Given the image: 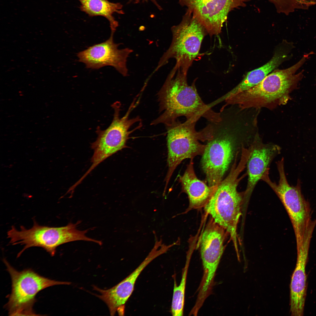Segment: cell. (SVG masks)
Returning a JSON list of instances; mask_svg holds the SVG:
<instances>
[{
  "instance_id": "3",
  "label": "cell",
  "mask_w": 316,
  "mask_h": 316,
  "mask_svg": "<svg viewBox=\"0 0 316 316\" xmlns=\"http://www.w3.org/2000/svg\"><path fill=\"white\" fill-rule=\"evenodd\" d=\"M246 163L245 158H241L238 164L237 159H235L229 174L217 186L204 207L214 222L224 228L230 235L237 255L239 253L237 228L241 214L244 192H238L237 188L240 181L247 175L246 173L239 177Z\"/></svg>"
},
{
  "instance_id": "1",
  "label": "cell",
  "mask_w": 316,
  "mask_h": 316,
  "mask_svg": "<svg viewBox=\"0 0 316 316\" xmlns=\"http://www.w3.org/2000/svg\"><path fill=\"white\" fill-rule=\"evenodd\" d=\"M187 74L175 65L171 71L158 93L162 114L152 125L162 123L168 126L181 116L196 122L201 117L211 122L221 120L220 112L213 110L200 97L196 80L191 85H188Z\"/></svg>"
},
{
  "instance_id": "6",
  "label": "cell",
  "mask_w": 316,
  "mask_h": 316,
  "mask_svg": "<svg viewBox=\"0 0 316 316\" xmlns=\"http://www.w3.org/2000/svg\"><path fill=\"white\" fill-rule=\"evenodd\" d=\"M171 30V44L160 58L154 72L174 58L176 60L175 65L187 74L199 54L202 42L208 34L207 32L192 13L187 9L180 23L173 26Z\"/></svg>"
},
{
  "instance_id": "10",
  "label": "cell",
  "mask_w": 316,
  "mask_h": 316,
  "mask_svg": "<svg viewBox=\"0 0 316 316\" xmlns=\"http://www.w3.org/2000/svg\"><path fill=\"white\" fill-rule=\"evenodd\" d=\"M133 101L127 112L120 117L121 104L114 103L111 107L114 111L112 121L106 129L102 130L98 126L96 130L97 137L91 145L94 153L91 158L92 164L83 176L85 178L100 163L109 157L126 147V143L129 135L138 129L139 126L131 130L129 129L134 123L140 120L138 116L129 118L130 114L138 103Z\"/></svg>"
},
{
  "instance_id": "14",
  "label": "cell",
  "mask_w": 316,
  "mask_h": 316,
  "mask_svg": "<svg viewBox=\"0 0 316 316\" xmlns=\"http://www.w3.org/2000/svg\"><path fill=\"white\" fill-rule=\"evenodd\" d=\"M159 245L155 244L151 252L140 265L129 276L113 287L104 290L94 286V289L99 292L97 296L107 305L111 315L116 311L123 314L125 304L131 295L136 281L144 269L153 260L166 253L163 246L159 248Z\"/></svg>"
},
{
  "instance_id": "4",
  "label": "cell",
  "mask_w": 316,
  "mask_h": 316,
  "mask_svg": "<svg viewBox=\"0 0 316 316\" xmlns=\"http://www.w3.org/2000/svg\"><path fill=\"white\" fill-rule=\"evenodd\" d=\"M305 54L296 63L284 69H275L260 83L250 89L225 100V106L237 104L243 109L265 107L272 104H285L289 94L297 87L303 76L297 71L309 59Z\"/></svg>"
},
{
  "instance_id": "21",
  "label": "cell",
  "mask_w": 316,
  "mask_h": 316,
  "mask_svg": "<svg viewBox=\"0 0 316 316\" xmlns=\"http://www.w3.org/2000/svg\"><path fill=\"white\" fill-rule=\"evenodd\" d=\"M274 4L277 11L288 15L300 6V0H268Z\"/></svg>"
},
{
  "instance_id": "8",
  "label": "cell",
  "mask_w": 316,
  "mask_h": 316,
  "mask_svg": "<svg viewBox=\"0 0 316 316\" xmlns=\"http://www.w3.org/2000/svg\"><path fill=\"white\" fill-rule=\"evenodd\" d=\"M3 261L11 279V292L6 305L10 316L38 315L33 307L38 292L50 286L71 284L46 278L31 269L18 271L6 259Z\"/></svg>"
},
{
  "instance_id": "20",
  "label": "cell",
  "mask_w": 316,
  "mask_h": 316,
  "mask_svg": "<svg viewBox=\"0 0 316 316\" xmlns=\"http://www.w3.org/2000/svg\"><path fill=\"white\" fill-rule=\"evenodd\" d=\"M190 255L187 258L185 266L182 274L179 284L177 285L174 280L173 293L171 305V313L173 316H180L183 315L186 284L188 270L190 258Z\"/></svg>"
},
{
  "instance_id": "16",
  "label": "cell",
  "mask_w": 316,
  "mask_h": 316,
  "mask_svg": "<svg viewBox=\"0 0 316 316\" xmlns=\"http://www.w3.org/2000/svg\"><path fill=\"white\" fill-rule=\"evenodd\" d=\"M251 153L247 163L248 181L244 199L248 198L274 158L280 152L276 145L255 142L250 146Z\"/></svg>"
},
{
  "instance_id": "7",
  "label": "cell",
  "mask_w": 316,
  "mask_h": 316,
  "mask_svg": "<svg viewBox=\"0 0 316 316\" xmlns=\"http://www.w3.org/2000/svg\"><path fill=\"white\" fill-rule=\"evenodd\" d=\"M284 162L282 158L276 163L279 176L277 184L271 180L268 169L265 172L261 179L274 190L284 207L291 221L296 246H298L302 243L304 234L312 221L311 208L309 202L302 193L300 180L298 179L295 186L289 184L284 171Z\"/></svg>"
},
{
  "instance_id": "15",
  "label": "cell",
  "mask_w": 316,
  "mask_h": 316,
  "mask_svg": "<svg viewBox=\"0 0 316 316\" xmlns=\"http://www.w3.org/2000/svg\"><path fill=\"white\" fill-rule=\"evenodd\" d=\"M313 230L304 235L302 243L297 248V259L290 285V305L291 315H303L306 295L307 276L305 268Z\"/></svg>"
},
{
  "instance_id": "12",
  "label": "cell",
  "mask_w": 316,
  "mask_h": 316,
  "mask_svg": "<svg viewBox=\"0 0 316 316\" xmlns=\"http://www.w3.org/2000/svg\"><path fill=\"white\" fill-rule=\"evenodd\" d=\"M226 233L211 218L201 234L200 244L204 275L200 291L203 294L208 293L213 282L224 251Z\"/></svg>"
},
{
  "instance_id": "9",
  "label": "cell",
  "mask_w": 316,
  "mask_h": 316,
  "mask_svg": "<svg viewBox=\"0 0 316 316\" xmlns=\"http://www.w3.org/2000/svg\"><path fill=\"white\" fill-rule=\"evenodd\" d=\"M196 122L187 120L182 122L176 120L166 126L168 170L165 179V190L174 170L182 161L188 158L193 159L197 156L202 155L204 152L206 145L199 141L209 140L208 130L205 127L196 131Z\"/></svg>"
},
{
  "instance_id": "2",
  "label": "cell",
  "mask_w": 316,
  "mask_h": 316,
  "mask_svg": "<svg viewBox=\"0 0 316 316\" xmlns=\"http://www.w3.org/2000/svg\"><path fill=\"white\" fill-rule=\"evenodd\" d=\"M221 120L210 122L212 138L202 155L201 166L208 185H217L222 180L233 159L241 138L238 116L226 110L220 111Z\"/></svg>"
},
{
  "instance_id": "5",
  "label": "cell",
  "mask_w": 316,
  "mask_h": 316,
  "mask_svg": "<svg viewBox=\"0 0 316 316\" xmlns=\"http://www.w3.org/2000/svg\"><path fill=\"white\" fill-rule=\"evenodd\" d=\"M32 228L27 229L21 226L18 230L12 226L7 233L9 243L12 245L20 244L24 246L18 253L19 257L26 250L32 247H41L54 256L59 246L69 242L84 241L99 244L100 241L88 237L87 230L81 231L77 229L78 222L70 223L60 227H52L40 225L35 220Z\"/></svg>"
},
{
  "instance_id": "13",
  "label": "cell",
  "mask_w": 316,
  "mask_h": 316,
  "mask_svg": "<svg viewBox=\"0 0 316 316\" xmlns=\"http://www.w3.org/2000/svg\"><path fill=\"white\" fill-rule=\"evenodd\" d=\"M113 36L111 35L105 42L78 53L79 61L84 63L88 68L99 69L111 66L123 76L128 75L127 59L133 50L128 48L119 49L120 44L114 42Z\"/></svg>"
},
{
  "instance_id": "22",
  "label": "cell",
  "mask_w": 316,
  "mask_h": 316,
  "mask_svg": "<svg viewBox=\"0 0 316 316\" xmlns=\"http://www.w3.org/2000/svg\"><path fill=\"white\" fill-rule=\"evenodd\" d=\"M129 2H132L135 3H138L140 2H147L150 1L154 4L157 8L160 10L162 9L161 7L158 4L156 0H128Z\"/></svg>"
},
{
  "instance_id": "18",
  "label": "cell",
  "mask_w": 316,
  "mask_h": 316,
  "mask_svg": "<svg viewBox=\"0 0 316 316\" xmlns=\"http://www.w3.org/2000/svg\"><path fill=\"white\" fill-rule=\"evenodd\" d=\"M179 181L183 192L188 195L189 210L204 207L217 186H210L197 178L194 169L193 159H190L184 174L180 176Z\"/></svg>"
},
{
  "instance_id": "19",
  "label": "cell",
  "mask_w": 316,
  "mask_h": 316,
  "mask_svg": "<svg viewBox=\"0 0 316 316\" xmlns=\"http://www.w3.org/2000/svg\"><path fill=\"white\" fill-rule=\"evenodd\" d=\"M78 0L81 4L80 10L89 16H101L107 18L109 23L111 35H114L118 23L113 15L114 13H124L123 5L120 3L111 2L108 0Z\"/></svg>"
},
{
  "instance_id": "11",
  "label": "cell",
  "mask_w": 316,
  "mask_h": 316,
  "mask_svg": "<svg viewBox=\"0 0 316 316\" xmlns=\"http://www.w3.org/2000/svg\"><path fill=\"white\" fill-rule=\"evenodd\" d=\"M192 12L210 36L220 33L229 12L251 0H178Z\"/></svg>"
},
{
  "instance_id": "17",
  "label": "cell",
  "mask_w": 316,
  "mask_h": 316,
  "mask_svg": "<svg viewBox=\"0 0 316 316\" xmlns=\"http://www.w3.org/2000/svg\"><path fill=\"white\" fill-rule=\"evenodd\" d=\"M293 47V45L290 43L286 41L282 42L276 47L270 60L260 67L248 72L238 85L221 97L222 100L247 90L258 84L269 73L289 59V54Z\"/></svg>"
}]
</instances>
